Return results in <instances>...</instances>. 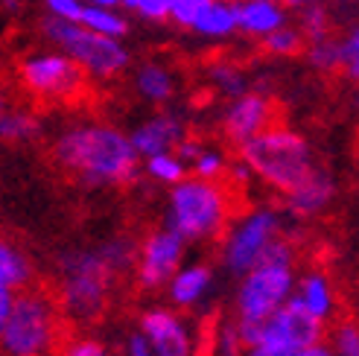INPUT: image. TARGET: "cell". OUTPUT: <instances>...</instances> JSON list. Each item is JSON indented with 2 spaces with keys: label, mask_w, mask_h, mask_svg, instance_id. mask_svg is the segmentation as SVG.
<instances>
[{
  "label": "cell",
  "mask_w": 359,
  "mask_h": 356,
  "mask_svg": "<svg viewBox=\"0 0 359 356\" xmlns=\"http://www.w3.org/2000/svg\"><path fill=\"white\" fill-rule=\"evenodd\" d=\"M29 283H35V272L29 257L12 240L0 237V289L21 292Z\"/></svg>",
  "instance_id": "22"
},
{
  "label": "cell",
  "mask_w": 359,
  "mask_h": 356,
  "mask_svg": "<svg viewBox=\"0 0 359 356\" xmlns=\"http://www.w3.org/2000/svg\"><path fill=\"white\" fill-rule=\"evenodd\" d=\"M292 356H333V350L327 345H316V348H307V350H298Z\"/></svg>",
  "instance_id": "40"
},
{
  "label": "cell",
  "mask_w": 359,
  "mask_h": 356,
  "mask_svg": "<svg viewBox=\"0 0 359 356\" xmlns=\"http://www.w3.org/2000/svg\"><path fill=\"white\" fill-rule=\"evenodd\" d=\"M126 350H129V356H152V348H149L147 339H143L140 330H135L129 336V345H126Z\"/></svg>",
  "instance_id": "36"
},
{
  "label": "cell",
  "mask_w": 359,
  "mask_h": 356,
  "mask_svg": "<svg viewBox=\"0 0 359 356\" xmlns=\"http://www.w3.org/2000/svg\"><path fill=\"white\" fill-rule=\"evenodd\" d=\"M187 254V242L170 231L167 225L152 228L147 237L137 242V257H135V283L143 292L164 289L170 278L182 269Z\"/></svg>",
  "instance_id": "10"
},
{
  "label": "cell",
  "mask_w": 359,
  "mask_h": 356,
  "mask_svg": "<svg viewBox=\"0 0 359 356\" xmlns=\"http://www.w3.org/2000/svg\"><path fill=\"white\" fill-rule=\"evenodd\" d=\"M41 137V120L29 109L21 105H6L0 109V140L4 144H29Z\"/></svg>",
  "instance_id": "23"
},
{
  "label": "cell",
  "mask_w": 359,
  "mask_h": 356,
  "mask_svg": "<svg viewBox=\"0 0 359 356\" xmlns=\"http://www.w3.org/2000/svg\"><path fill=\"white\" fill-rule=\"evenodd\" d=\"M210 4V0H170L167 9V21L175 24L178 29H190L193 21L199 18V12Z\"/></svg>",
  "instance_id": "32"
},
{
  "label": "cell",
  "mask_w": 359,
  "mask_h": 356,
  "mask_svg": "<svg viewBox=\"0 0 359 356\" xmlns=\"http://www.w3.org/2000/svg\"><path fill=\"white\" fill-rule=\"evenodd\" d=\"M295 278V245L286 237H278L255 269L243 275L237 292V322L263 324L292 298Z\"/></svg>",
  "instance_id": "5"
},
{
  "label": "cell",
  "mask_w": 359,
  "mask_h": 356,
  "mask_svg": "<svg viewBox=\"0 0 359 356\" xmlns=\"http://www.w3.org/2000/svg\"><path fill=\"white\" fill-rule=\"evenodd\" d=\"M123 9H129L135 18H140V21L164 24L167 21L170 0H123Z\"/></svg>",
  "instance_id": "33"
},
{
  "label": "cell",
  "mask_w": 359,
  "mask_h": 356,
  "mask_svg": "<svg viewBox=\"0 0 359 356\" xmlns=\"http://www.w3.org/2000/svg\"><path fill=\"white\" fill-rule=\"evenodd\" d=\"M6 105H9V97H6V88H4V85H0V109H6Z\"/></svg>",
  "instance_id": "42"
},
{
  "label": "cell",
  "mask_w": 359,
  "mask_h": 356,
  "mask_svg": "<svg viewBox=\"0 0 359 356\" xmlns=\"http://www.w3.org/2000/svg\"><path fill=\"white\" fill-rule=\"evenodd\" d=\"M143 172L161 187H175L178 182L187 178V164L175 152H161L152 158H143Z\"/></svg>",
  "instance_id": "25"
},
{
  "label": "cell",
  "mask_w": 359,
  "mask_h": 356,
  "mask_svg": "<svg viewBox=\"0 0 359 356\" xmlns=\"http://www.w3.org/2000/svg\"><path fill=\"white\" fill-rule=\"evenodd\" d=\"M210 283H213V272H210V266L205 263H193V266H182L167 283V289H170V301L175 307H193V304H199V301L205 298V292L210 289Z\"/></svg>",
  "instance_id": "19"
},
{
  "label": "cell",
  "mask_w": 359,
  "mask_h": 356,
  "mask_svg": "<svg viewBox=\"0 0 359 356\" xmlns=\"http://www.w3.org/2000/svg\"><path fill=\"white\" fill-rule=\"evenodd\" d=\"M15 76H18V85L24 88V94L39 102H70L88 85L82 70L65 53L50 50V47L32 50L18 59Z\"/></svg>",
  "instance_id": "9"
},
{
  "label": "cell",
  "mask_w": 359,
  "mask_h": 356,
  "mask_svg": "<svg viewBox=\"0 0 359 356\" xmlns=\"http://www.w3.org/2000/svg\"><path fill=\"white\" fill-rule=\"evenodd\" d=\"M24 6V0H0V9H6L9 15H18Z\"/></svg>",
  "instance_id": "41"
},
{
  "label": "cell",
  "mask_w": 359,
  "mask_h": 356,
  "mask_svg": "<svg viewBox=\"0 0 359 356\" xmlns=\"http://www.w3.org/2000/svg\"><path fill=\"white\" fill-rule=\"evenodd\" d=\"M336 39H339V70L345 76L356 79L359 76V29L351 27L342 35H336Z\"/></svg>",
  "instance_id": "30"
},
{
  "label": "cell",
  "mask_w": 359,
  "mask_h": 356,
  "mask_svg": "<svg viewBox=\"0 0 359 356\" xmlns=\"http://www.w3.org/2000/svg\"><path fill=\"white\" fill-rule=\"evenodd\" d=\"M333 356H359V330L353 318H342L333 327Z\"/></svg>",
  "instance_id": "31"
},
{
  "label": "cell",
  "mask_w": 359,
  "mask_h": 356,
  "mask_svg": "<svg viewBox=\"0 0 359 356\" xmlns=\"http://www.w3.org/2000/svg\"><path fill=\"white\" fill-rule=\"evenodd\" d=\"M140 333L149 342L152 356H193L187 324L172 310L155 307L140 315Z\"/></svg>",
  "instance_id": "14"
},
{
  "label": "cell",
  "mask_w": 359,
  "mask_h": 356,
  "mask_svg": "<svg viewBox=\"0 0 359 356\" xmlns=\"http://www.w3.org/2000/svg\"><path fill=\"white\" fill-rule=\"evenodd\" d=\"M82 6H94V9H120L123 0H82Z\"/></svg>",
  "instance_id": "39"
},
{
  "label": "cell",
  "mask_w": 359,
  "mask_h": 356,
  "mask_svg": "<svg viewBox=\"0 0 359 356\" xmlns=\"http://www.w3.org/2000/svg\"><path fill=\"white\" fill-rule=\"evenodd\" d=\"M304 56H307V62L321 70V74H333V70H339V39L336 35H327V39L321 41H313L304 47Z\"/></svg>",
  "instance_id": "29"
},
{
  "label": "cell",
  "mask_w": 359,
  "mask_h": 356,
  "mask_svg": "<svg viewBox=\"0 0 359 356\" xmlns=\"http://www.w3.org/2000/svg\"><path fill=\"white\" fill-rule=\"evenodd\" d=\"M67 339V322L56 292L29 283L12 295V310L0 330V356H47Z\"/></svg>",
  "instance_id": "3"
},
{
  "label": "cell",
  "mask_w": 359,
  "mask_h": 356,
  "mask_svg": "<svg viewBox=\"0 0 359 356\" xmlns=\"http://www.w3.org/2000/svg\"><path fill=\"white\" fill-rule=\"evenodd\" d=\"M114 275L102 263L97 248H79L62 257V280L56 287V301L65 322H94L111 301Z\"/></svg>",
  "instance_id": "6"
},
{
  "label": "cell",
  "mask_w": 359,
  "mask_h": 356,
  "mask_svg": "<svg viewBox=\"0 0 359 356\" xmlns=\"http://www.w3.org/2000/svg\"><path fill=\"white\" fill-rule=\"evenodd\" d=\"M12 295H15V292H9V289H0V330H4V324H6V315H9V310H12Z\"/></svg>",
  "instance_id": "38"
},
{
  "label": "cell",
  "mask_w": 359,
  "mask_h": 356,
  "mask_svg": "<svg viewBox=\"0 0 359 356\" xmlns=\"http://www.w3.org/2000/svg\"><path fill=\"white\" fill-rule=\"evenodd\" d=\"M278 237H283V217L272 205H255L245 213H237L225 234L219 240L222 245V263L231 275H245L263 260Z\"/></svg>",
  "instance_id": "8"
},
{
  "label": "cell",
  "mask_w": 359,
  "mask_h": 356,
  "mask_svg": "<svg viewBox=\"0 0 359 356\" xmlns=\"http://www.w3.org/2000/svg\"><path fill=\"white\" fill-rule=\"evenodd\" d=\"M237 32L245 39L263 41L266 35L290 24V9L280 0H234Z\"/></svg>",
  "instance_id": "17"
},
{
  "label": "cell",
  "mask_w": 359,
  "mask_h": 356,
  "mask_svg": "<svg viewBox=\"0 0 359 356\" xmlns=\"http://www.w3.org/2000/svg\"><path fill=\"white\" fill-rule=\"evenodd\" d=\"M237 152V161L251 172V178H257L260 184L280 196L295 190L316 170V149L307 135L286 123H272Z\"/></svg>",
  "instance_id": "2"
},
{
  "label": "cell",
  "mask_w": 359,
  "mask_h": 356,
  "mask_svg": "<svg viewBox=\"0 0 359 356\" xmlns=\"http://www.w3.org/2000/svg\"><path fill=\"white\" fill-rule=\"evenodd\" d=\"M325 324L316 322V318L301 310L298 301H286V304L272 313L263 322L260 327V342H269V345H278L290 353H298V350H307V348H316L325 339Z\"/></svg>",
  "instance_id": "12"
},
{
  "label": "cell",
  "mask_w": 359,
  "mask_h": 356,
  "mask_svg": "<svg viewBox=\"0 0 359 356\" xmlns=\"http://www.w3.org/2000/svg\"><path fill=\"white\" fill-rule=\"evenodd\" d=\"M79 27H85L88 32L102 35V39L123 41V35L129 32V18H126L120 9H94V6H85L82 15H79Z\"/></svg>",
  "instance_id": "24"
},
{
  "label": "cell",
  "mask_w": 359,
  "mask_h": 356,
  "mask_svg": "<svg viewBox=\"0 0 359 356\" xmlns=\"http://www.w3.org/2000/svg\"><path fill=\"white\" fill-rule=\"evenodd\" d=\"M260 47H263V53H269V56H275V59H295L304 53L307 41H304V35L295 24H286V27L275 29L272 35H266Z\"/></svg>",
  "instance_id": "28"
},
{
  "label": "cell",
  "mask_w": 359,
  "mask_h": 356,
  "mask_svg": "<svg viewBox=\"0 0 359 356\" xmlns=\"http://www.w3.org/2000/svg\"><path fill=\"white\" fill-rule=\"evenodd\" d=\"M336 193H339V184H336L333 172L325 167H316L295 190L283 196V205L292 217L313 219V217H321V213L336 202Z\"/></svg>",
  "instance_id": "15"
},
{
  "label": "cell",
  "mask_w": 359,
  "mask_h": 356,
  "mask_svg": "<svg viewBox=\"0 0 359 356\" xmlns=\"http://www.w3.org/2000/svg\"><path fill=\"white\" fill-rule=\"evenodd\" d=\"M292 301H298L301 310H307L316 322H321L327 327V322H333L339 298H336V287L325 269H307L301 278H295V289H292Z\"/></svg>",
  "instance_id": "16"
},
{
  "label": "cell",
  "mask_w": 359,
  "mask_h": 356,
  "mask_svg": "<svg viewBox=\"0 0 359 356\" xmlns=\"http://www.w3.org/2000/svg\"><path fill=\"white\" fill-rule=\"evenodd\" d=\"M193 35H199L205 41H228L237 35V12L234 0H210V4L199 12V18L190 27Z\"/></svg>",
  "instance_id": "20"
},
{
  "label": "cell",
  "mask_w": 359,
  "mask_h": 356,
  "mask_svg": "<svg viewBox=\"0 0 359 356\" xmlns=\"http://www.w3.org/2000/svg\"><path fill=\"white\" fill-rule=\"evenodd\" d=\"M237 217L234 190L225 182H202L187 175L170 187L167 196V228L184 242L222 240L225 228Z\"/></svg>",
  "instance_id": "4"
},
{
  "label": "cell",
  "mask_w": 359,
  "mask_h": 356,
  "mask_svg": "<svg viewBox=\"0 0 359 356\" xmlns=\"http://www.w3.org/2000/svg\"><path fill=\"white\" fill-rule=\"evenodd\" d=\"M132 85L143 102L161 105V109H167L178 94V76L164 59H143L132 70Z\"/></svg>",
  "instance_id": "18"
},
{
  "label": "cell",
  "mask_w": 359,
  "mask_h": 356,
  "mask_svg": "<svg viewBox=\"0 0 359 356\" xmlns=\"http://www.w3.org/2000/svg\"><path fill=\"white\" fill-rule=\"evenodd\" d=\"M41 39L50 50H59L74 62L88 82H114L132 64V53L123 41L102 39L97 32H88L79 24L47 21L41 24Z\"/></svg>",
  "instance_id": "7"
},
{
  "label": "cell",
  "mask_w": 359,
  "mask_h": 356,
  "mask_svg": "<svg viewBox=\"0 0 359 356\" xmlns=\"http://www.w3.org/2000/svg\"><path fill=\"white\" fill-rule=\"evenodd\" d=\"M187 135V123L178 111L170 109H161L155 114H149L143 123L129 132V144L135 149V155L140 158H152L161 152H172L178 146V140Z\"/></svg>",
  "instance_id": "13"
},
{
  "label": "cell",
  "mask_w": 359,
  "mask_h": 356,
  "mask_svg": "<svg viewBox=\"0 0 359 356\" xmlns=\"http://www.w3.org/2000/svg\"><path fill=\"white\" fill-rule=\"evenodd\" d=\"M59 356H109L102 342L88 339V336H79V339H67L59 348Z\"/></svg>",
  "instance_id": "35"
},
{
  "label": "cell",
  "mask_w": 359,
  "mask_h": 356,
  "mask_svg": "<svg viewBox=\"0 0 359 356\" xmlns=\"http://www.w3.org/2000/svg\"><path fill=\"white\" fill-rule=\"evenodd\" d=\"M272 123H275V100L266 91H257V88L228 100L219 111L222 137L237 149L248 144L251 137H257L260 132H266Z\"/></svg>",
  "instance_id": "11"
},
{
  "label": "cell",
  "mask_w": 359,
  "mask_h": 356,
  "mask_svg": "<svg viewBox=\"0 0 359 356\" xmlns=\"http://www.w3.org/2000/svg\"><path fill=\"white\" fill-rule=\"evenodd\" d=\"M44 9L50 21H65V24H79L82 15V0H44Z\"/></svg>",
  "instance_id": "34"
},
{
  "label": "cell",
  "mask_w": 359,
  "mask_h": 356,
  "mask_svg": "<svg viewBox=\"0 0 359 356\" xmlns=\"http://www.w3.org/2000/svg\"><path fill=\"white\" fill-rule=\"evenodd\" d=\"M248 356H292L290 350H283L278 345H269V342H257L255 348H248Z\"/></svg>",
  "instance_id": "37"
},
{
  "label": "cell",
  "mask_w": 359,
  "mask_h": 356,
  "mask_svg": "<svg viewBox=\"0 0 359 356\" xmlns=\"http://www.w3.org/2000/svg\"><path fill=\"white\" fill-rule=\"evenodd\" d=\"M205 79H208V85H210V91H217L225 102L234 100V97H240V94H245V91H251L248 70H245L237 59H231V56H219V59L208 62Z\"/></svg>",
  "instance_id": "21"
},
{
  "label": "cell",
  "mask_w": 359,
  "mask_h": 356,
  "mask_svg": "<svg viewBox=\"0 0 359 356\" xmlns=\"http://www.w3.org/2000/svg\"><path fill=\"white\" fill-rule=\"evenodd\" d=\"M228 155L225 149L213 146V144H205L202 152L193 158L190 167H187V175L193 178H202V182H225V172H228Z\"/></svg>",
  "instance_id": "26"
},
{
  "label": "cell",
  "mask_w": 359,
  "mask_h": 356,
  "mask_svg": "<svg viewBox=\"0 0 359 356\" xmlns=\"http://www.w3.org/2000/svg\"><path fill=\"white\" fill-rule=\"evenodd\" d=\"M298 29L304 35V41L313 44V41H321L333 35V18H330V9L318 0H310L307 6H301V18H298Z\"/></svg>",
  "instance_id": "27"
},
{
  "label": "cell",
  "mask_w": 359,
  "mask_h": 356,
  "mask_svg": "<svg viewBox=\"0 0 359 356\" xmlns=\"http://www.w3.org/2000/svg\"><path fill=\"white\" fill-rule=\"evenodd\" d=\"M50 155L59 170L85 187H129L140 175V158L129 144V132L105 120L67 123L53 135Z\"/></svg>",
  "instance_id": "1"
}]
</instances>
